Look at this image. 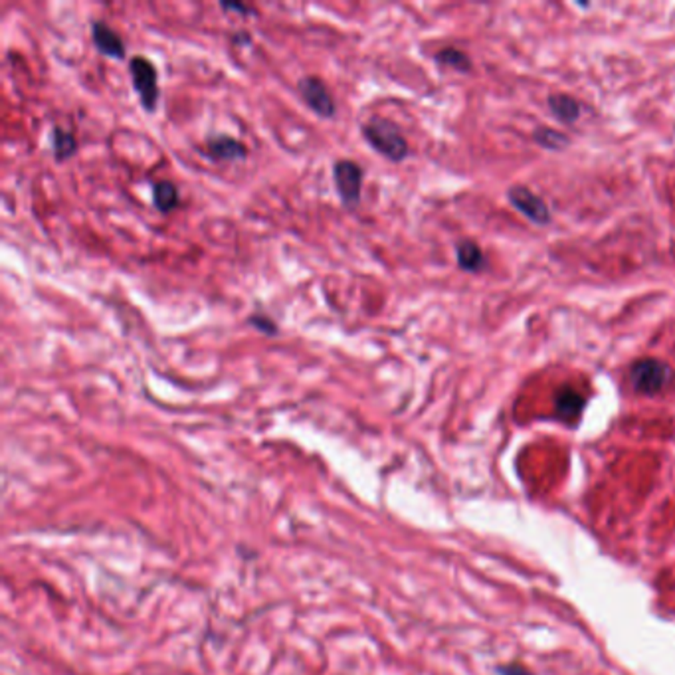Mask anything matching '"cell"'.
I'll list each match as a JSON object with an SVG mask.
<instances>
[{
  "mask_svg": "<svg viewBox=\"0 0 675 675\" xmlns=\"http://www.w3.org/2000/svg\"><path fill=\"white\" fill-rule=\"evenodd\" d=\"M361 133L364 141L374 149V151L387 157L392 163L405 161L410 153L408 141L402 135L400 127L387 117H371L364 121L361 127Z\"/></svg>",
  "mask_w": 675,
  "mask_h": 675,
  "instance_id": "1",
  "label": "cell"
},
{
  "mask_svg": "<svg viewBox=\"0 0 675 675\" xmlns=\"http://www.w3.org/2000/svg\"><path fill=\"white\" fill-rule=\"evenodd\" d=\"M220 8L224 11H232V13H240V14H256V8H252L248 4H240V3H220Z\"/></svg>",
  "mask_w": 675,
  "mask_h": 675,
  "instance_id": "18",
  "label": "cell"
},
{
  "mask_svg": "<svg viewBox=\"0 0 675 675\" xmlns=\"http://www.w3.org/2000/svg\"><path fill=\"white\" fill-rule=\"evenodd\" d=\"M585 406H586V398L573 387H562L557 392V397H555L557 416L560 420L568 422V424H575L577 420H580V416H583V412H585Z\"/></svg>",
  "mask_w": 675,
  "mask_h": 675,
  "instance_id": "9",
  "label": "cell"
},
{
  "mask_svg": "<svg viewBox=\"0 0 675 675\" xmlns=\"http://www.w3.org/2000/svg\"><path fill=\"white\" fill-rule=\"evenodd\" d=\"M497 671H500V675H535L533 671H529L525 665L521 663H508V665H500L497 668Z\"/></svg>",
  "mask_w": 675,
  "mask_h": 675,
  "instance_id": "17",
  "label": "cell"
},
{
  "mask_svg": "<svg viewBox=\"0 0 675 675\" xmlns=\"http://www.w3.org/2000/svg\"><path fill=\"white\" fill-rule=\"evenodd\" d=\"M234 40H236V42H246V44H250V42H252V36H250V34H236V36H234Z\"/></svg>",
  "mask_w": 675,
  "mask_h": 675,
  "instance_id": "19",
  "label": "cell"
},
{
  "mask_svg": "<svg viewBox=\"0 0 675 675\" xmlns=\"http://www.w3.org/2000/svg\"><path fill=\"white\" fill-rule=\"evenodd\" d=\"M206 153L214 161H242L248 155V147L236 137L217 133L206 139Z\"/></svg>",
  "mask_w": 675,
  "mask_h": 675,
  "instance_id": "8",
  "label": "cell"
},
{
  "mask_svg": "<svg viewBox=\"0 0 675 675\" xmlns=\"http://www.w3.org/2000/svg\"><path fill=\"white\" fill-rule=\"evenodd\" d=\"M181 202L179 189L171 181H158L153 184V204L158 212L168 214L173 212Z\"/></svg>",
  "mask_w": 675,
  "mask_h": 675,
  "instance_id": "12",
  "label": "cell"
},
{
  "mask_svg": "<svg viewBox=\"0 0 675 675\" xmlns=\"http://www.w3.org/2000/svg\"><path fill=\"white\" fill-rule=\"evenodd\" d=\"M673 377H675L673 369L662 359H654V357L637 359L630 367V384L637 395H645V397L660 395L662 390L670 387Z\"/></svg>",
  "mask_w": 675,
  "mask_h": 675,
  "instance_id": "2",
  "label": "cell"
},
{
  "mask_svg": "<svg viewBox=\"0 0 675 675\" xmlns=\"http://www.w3.org/2000/svg\"><path fill=\"white\" fill-rule=\"evenodd\" d=\"M91 40L96 50L107 58L125 60V42L106 21H91Z\"/></svg>",
  "mask_w": 675,
  "mask_h": 675,
  "instance_id": "7",
  "label": "cell"
},
{
  "mask_svg": "<svg viewBox=\"0 0 675 675\" xmlns=\"http://www.w3.org/2000/svg\"><path fill=\"white\" fill-rule=\"evenodd\" d=\"M129 73L141 106H143V109L149 111V114H153L158 106V98H161L155 64L145 58V56H133V58L129 60Z\"/></svg>",
  "mask_w": 675,
  "mask_h": 675,
  "instance_id": "3",
  "label": "cell"
},
{
  "mask_svg": "<svg viewBox=\"0 0 675 675\" xmlns=\"http://www.w3.org/2000/svg\"><path fill=\"white\" fill-rule=\"evenodd\" d=\"M434 60H436L440 65H444V68H449V70H454V72H462V73H466V72H470V70H472V60H470V56H467V54L462 52V50L454 48V46H448V48L440 50V52L434 56Z\"/></svg>",
  "mask_w": 675,
  "mask_h": 675,
  "instance_id": "14",
  "label": "cell"
},
{
  "mask_svg": "<svg viewBox=\"0 0 675 675\" xmlns=\"http://www.w3.org/2000/svg\"><path fill=\"white\" fill-rule=\"evenodd\" d=\"M533 141L547 151H560L568 145V137L552 127H537L533 131Z\"/></svg>",
  "mask_w": 675,
  "mask_h": 675,
  "instance_id": "15",
  "label": "cell"
},
{
  "mask_svg": "<svg viewBox=\"0 0 675 675\" xmlns=\"http://www.w3.org/2000/svg\"><path fill=\"white\" fill-rule=\"evenodd\" d=\"M363 168L359 163L351 158H339L333 165V181L337 194L346 209H357L361 204V189H363Z\"/></svg>",
  "mask_w": 675,
  "mask_h": 675,
  "instance_id": "4",
  "label": "cell"
},
{
  "mask_svg": "<svg viewBox=\"0 0 675 675\" xmlns=\"http://www.w3.org/2000/svg\"><path fill=\"white\" fill-rule=\"evenodd\" d=\"M456 260L457 266L470 274H480L485 268V256L482 248L474 240H459L456 244Z\"/></svg>",
  "mask_w": 675,
  "mask_h": 675,
  "instance_id": "10",
  "label": "cell"
},
{
  "mask_svg": "<svg viewBox=\"0 0 675 675\" xmlns=\"http://www.w3.org/2000/svg\"><path fill=\"white\" fill-rule=\"evenodd\" d=\"M549 109L565 125H573L580 117V103L568 93H552L549 98Z\"/></svg>",
  "mask_w": 675,
  "mask_h": 675,
  "instance_id": "11",
  "label": "cell"
},
{
  "mask_svg": "<svg viewBox=\"0 0 675 675\" xmlns=\"http://www.w3.org/2000/svg\"><path fill=\"white\" fill-rule=\"evenodd\" d=\"M50 143H52V153L56 158H58V161H65V158H70L78 151L76 135H73L68 129L52 127Z\"/></svg>",
  "mask_w": 675,
  "mask_h": 675,
  "instance_id": "13",
  "label": "cell"
},
{
  "mask_svg": "<svg viewBox=\"0 0 675 675\" xmlns=\"http://www.w3.org/2000/svg\"><path fill=\"white\" fill-rule=\"evenodd\" d=\"M248 323L254 325L258 331H261L264 335H278V323L274 321V319L268 317V315H261V313H252L248 315Z\"/></svg>",
  "mask_w": 675,
  "mask_h": 675,
  "instance_id": "16",
  "label": "cell"
},
{
  "mask_svg": "<svg viewBox=\"0 0 675 675\" xmlns=\"http://www.w3.org/2000/svg\"><path fill=\"white\" fill-rule=\"evenodd\" d=\"M508 199L515 210H519L525 218L531 220L533 224H539V226H547L551 222V210L545 204V201L541 199L539 194H535L525 186H511L508 191Z\"/></svg>",
  "mask_w": 675,
  "mask_h": 675,
  "instance_id": "6",
  "label": "cell"
},
{
  "mask_svg": "<svg viewBox=\"0 0 675 675\" xmlns=\"http://www.w3.org/2000/svg\"><path fill=\"white\" fill-rule=\"evenodd\" d=\"M299 96L305 101V106L313 111L315 115L323 119H333L337 114V103L331 96L329 88L319 76H303L297 81Z\"/></svg>",
  "mask_w": 675,
  "mask_h": 675,
  "instance_id": "5",
  "label": "cell"
}]
</instances>
